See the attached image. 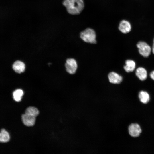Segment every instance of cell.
<instances>
[{
    "instance_id": "obj_16",
    "label": "cell",
    "mask_w": 154,
    "mask_h": 154,
    "mask_svg": "<svg viewBox=\"0 0 154 154\" xmlns=\"http://www.w3.org/2000/svg\"><path fill=\"white\" fill-rule=\"evenodd\" d=\"M149 76L154 81V70L150 73Z\"/></svg>"
},
{
    "instance_id": "obj_6",
    "label": "cell",
    "mask_w": 154,
    "mask_h": 154,
    "mask_svg": "<svg viewBox=\"0 0 154 154\" xmlns=\"http://www.w3.org/2000/svg\"><path fill=\"white\" fill-rule=\"evenodd\" d=\"M128 131L130 135L134 137L139 136L141 132L139 125L136 123H132L128 127Z\"/></svg>"
},
{
    "instance_id": "obj_3",
    "label": "cell",
    "mask_w": 154,
    "mask_h": 154,
    "mask_svg": "<svg viewBox=\"0 0 154 154\" xmlns=\"http://www.w3.org/2000/svg\"><path fill=\"white\" fill-rule=\"evenodd\" d=\"M139 54L144 58L149 56L152 51L151 48L146 42L142 41H139L136 44Z\"/></svg>"
},
{
    "instance_id": "obj_2",
    "label": "cell",
    "mask_w": 154,
    "mask_h": 154,
    "mask_svg": "<svg viewBox=\"0 0 154 154\" xmlns=\"http://www.w3.org/2000/svg\"><path fill=\"white\" fill-rule=\"evenodd\" d=\"M80 37L86 42L92 44H95L97 42L96 33L92 28H88L81 31L80 34Z\"/></svg>"
},
{
    "instance_id": "obj_9",
    "label": "cell",
    "mask_w": 154,
    "mask_h": 154,
    "mask_svg": "<svg viewBox=\"0 0 154 154\" xmlns=\"http://www.w3.org/2000/svg\"><path fill=\"white\" fill-rule=\"evenodd\" d=\"M135 74L138 78L141 81H145L147 77V70L142 67H139L136 69Z\"/></svg>"
},
{
    "instance_id": "obj_10",
    "label": "cell",
    "mask_w": 154,
    "mask_h": 154,
    "mask_svg": "<svg viewBox=\"0 0 154 154\" xmlns=\"http://www.w3.org/2000/svg\"><path fill=\"white\" fill-rule=\"evenodd\" d=\"M12 68L15 72L18 73L23 72L25 70V65L23 62L17 60L13 64Z\"/></svg>"
},
{
    "instance_id": "obj_1",
    "label": "cell",
    "mask_w": 154,
    "mask_h": 154,
    "mask_svg": "<svg viewBox=\"0 0 154 154\" xmlns=\"http://www.w3.org/2000/svg\"><path fill=\"white\" fill-rule=\"evenodd\" d=\"M63 5L70 14L76 15L80 14L84 7L83 0H64Z\"/></svg>"
},
{
    "instance_id": "obj_12",
    "label": "cell",
    "mask_w": 154,
    "mask_h": 154,
    "mask_svg": "<svg viewBox=\"0 0 154 154\" xmlns=\"http://www.w3.org/2000/svg\"><path fill=\"white\" fill-rule=\"evenodd\" d=\"M139 97L141 102L144 104L147 103L150 100L149 94L147 92L144 91L140 92Z\"/></svg>"
},
{
    "instance_id": "obj_15",
    "label": "cell",
    "mask_w": 154,
    "mask_h": 154,
    "mask_svg": "<svg viewBox=\"0 0 154 154\" xmlns=\"http://www.w3.org/2000/svg\"><path fill=\"white\" fill-rule=\"evenodd\" d=\"M23 94V92L21 89L15 90L13 92V95L14 100L16 102H19Z\"/></svg>"
},
{
    "instance_id": "obj_8",
    "label": "cell",
    "mask_w": 154,
    "mask_h": 154,
    "mask_svg": "<svg viewBox=\"0 0 154 154\" xmlns=\"http://www.w3.org/2000/svg\"><path fill=\"white\" fill-rule=\"evenodd\" d=\"M108 77L110 82L114 84H119L123 80L121 76L114 72H110L108 74Z\"/></svg>"
},
{
    "instance_id": "obj_13",
    "label": "cell",
    "mask_w": 154,
    "mask_h": 154,
    "mask_svg": "<svg viewBox=\"0 0 154 154\" xmlns=\"http://www.w3.org/2000/svg\"><path fill=\"white\" fill-rule=\"evenodd\" d=\"M10 139L9 134L4 129H2L0 132V142L6 143L8 142Z\"/></svg>"
},
{
    "instance_id": "obj_5",
    "label": "cell",
    "mask_w": 154,
    "mask_h": 154,
    "mask_svg": "<svg viewBox=\"0 0 154 154\" xmlns=\"http://www.w3.org/2000/svg\"><path fill=\"white\" fill-rule=\"evenodd\" d=\"M131 24L129 21L126 20H123L120 22L118 29L122 33H128L131 31Z\"/></svg>"
},
{
    "instance_id": "obj_11",
    "label": "cell",
    "mask_w": 154,
    "mask_h": 154,
    "mask_svg": "<svg viewBox=\"0 0 154 154\" xmlns=\"http://www.w3.org/2000/svg\"><path fill=\"white\" fill-rule=\"evenodd\" d=\"M125 63V65L124 66L123 68L126 72H131L135 70L136 64L134 60L131 59L127 60Z\"/></svg>"
},
{
    "instance_id": "obj_4",
    "label": "cell",
    "mask_w": 154,
    "mask_h": 154,
    "mask_svg": "<svg viewBox=\"0 0 154 154\" xmlns=\"http://www.w3.org/2000/svg\"><path fill=\"white\" fill-rule=\"evenodd\" d=\"M65 67L67 72L71 74H74L76 72L77 68L76 61L73 58L67 59L65 63Z\"/></svg>"
},
{
    "instance_id": "obj_17",
    "label": "cell",
    "mask_w": 154,
    "mask_h": 154,
    "mask_svg": "<svg viewBox=\"0 0 154 154\" xmlns=\"http://www.w3.org/2000/svg\"><path fill=\"white\" fill-rule=\"evenodd\" d=\"M152 51L154 54V37L153 39L152 47L151 48Z\"/></svg>"
},
{
    "instance_id": "obj_7",
    "label": "cell",
    "mask_w": 154,
    "mask_h": 154,
    "mask_svg": "<svg viewBox=\"0 0 154 154\" xmlns=\"http://www.w3.org/2000/svg\"><path fill=\"white\" fill-rule=\"evenodd\" d=\"M22 120L24 124L28 126H33L35 122L36 117L25 113L22 116Z\"/></svg>"
},
{
    "instance_id": "obj_14",
    "label": "cell",
    "mask_w": 154,
    "mask_h": 154,
    "mask_svg": "<svg viewBox=\"0 0 154 154\" xmlns=\"http://www.w3.org/2000/svg\"><path fill=\"white\" fill-rule=\"evenodd\" d=\"M25 113L36 117L39 114V112L37 108L31 106L26 109Z\"/></svg>"
}]
</instances>
